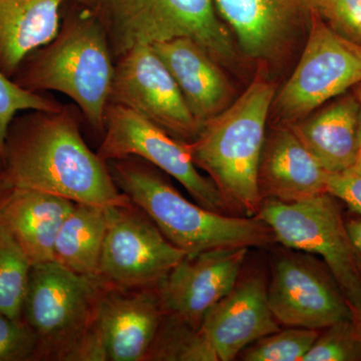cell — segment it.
I'll list each match as a JSON object with an SVG mask.
<instances>
[{
	"instance_id": "obj_25",
	"label": "cell",
	"mask_w": 361,
	"mask_h": 361,
	"mask_svg": "<svg viewBox=\"0 0 361 361\" xmlns=\"http://www.w3.org/2000/svg\"><path fill=\"white\" fill-rule=\"evenodd\" d=\"M318 336L316 329L290 327L279 330L247 346L240 358L245 361H302Z\"/></svg>"
},
{
	"instance_id": "obj_23",
	"label": "cell",
	"mask_w": 361,
	"mask_h": 361,
	"mask_svg": "<svg viewBox=\"0 0 361 361\" xmlns=\"http://www.w3.org/2000/svg\"><path fill=\"white\" fill-rule=\"evenodd\" d=\"M216 361L200 329L165 314L149 348L147 360Z\"/></svg>"
},
{
	"instance_id": "obj_17",
	"label": "cell",
	"mask_w": 361,
	"mask_h": 361,
	"mask_svg": "<svg viewBox=\"0 0 361 361\" xmlns=\"http://www.w3.org/2000/svg\"><path fill=\"white\" fill-rule=\"evenodd\" d=\"M152 47L174 78L201 127L234 102V90L219 61L198 42L190 37H177Z\"/></svg>"
},
{
	"instance_id": "obj_1",
	"label": "cell",
	"mask_w": 361,
	"mask_h": 361,
	"mask_svg": "<svg viewBox=\"0 0 361 361\" xmlns=\"http://www.w3.org/2000/svg\"><path fill=\"white\" fill-rule=\"evenodd\" d=\"M2 159L16 188L90 205L130 201L116 187L108 164L85 144L77 116L66 106L54 111H21L14 116Z\"/></svg>"
},
{
	"instance_id": "obj_13",
	"label": "cell",
	"mask_w": 361,
	"mask_h": 361,
	"mask_svg": "<svg viewBox=\"0 0 361 361\" xmlns=\"http://www.w3.org/2000/svg\"><path fill=\"white\" fill-rule=\"evenodd\" d=\"M268 302L275 319L289 327L326 329L351 319L350 305L329 269L303 256L278 259Z\"/></svg>"
},
{
	"instance_id": "obj_8",
	"label": "cell",
	"mask_w": 361,
	"mask_h": 361,
	"mask_svg": "<svg viewBox=\"0 0 361 361\" xmlns=\"http://www.w3.org/2000/svg\"><path fill=\"white\" fill-rule=\"evenodd\" d=\"M298 65L272 106L290 125L361 82V45L334 32L312 11Z\"/></svg>"
},
{
	"instance_id": "obj_18",
	"label": "cell",
	"mask_w": 361,
	"mask_h": 361,
	"mask_svg": "<svg viewBox=\"0 0 361 361\" xmlns=\"http://www.w3.org/2000/svg\"><path fill=\"white\" fill-rule=\"evenodd\" d=\"M329 175L288 126H280L265 140L258 171L263 200L292 203L326 193Z\"/></svg>"
},
{
	"instance_id": "obj_33",
	"label": "cell",
	"mask_w": 361,
	"mask_h": 361,
	"mask_svg": "<svg viewBox=\"0 0 361 361\" xmlns=\"http://www.w3.org/2000/svg\"><path fill=\"white\" fill-rule=\"evenodd\" d=\"M351 322L355 325L356 334L361 341V302L355 307H351Z\"/></svg>"
},
{
	"instance_id": "obj_22",
	"label": "cell",
	"mask_w": 361,
	"mask_h": 361,
	"mask_svg": "<svg viewBox=\"0 0 361 361\" xmlns=\"http://www.w3.org/2000/svg\"><path fill=\"white\" fill-rule=\"evenodd\" d=\"M106 231V207L75 203L56 237L54 262L71 272L97 277Z\"/></svg>"
},
{
	"instance_id": "obj_12",
	"label": "cell",
	"mask_w": 361,
	"mask_h": 361,
	"mask_svg": "<svg viewBox=\"0 0 361 361\" xmlns=\"http://www.w3.org/2000/svg\"><path fill=\"white\" fill-rule=\"evenodd\" d=\"M164 313L157 286L121 287L104 282L87 361H146Z\"/></svg>"
},
{
	"instance_id": "obj_14",
	"label": "cell",
	"mask_w": 361,
	"mask_h": 361,
	"mask_svg": "<svg viewBox=\"0 0 361 361\" xmlns=\"http://www.w3.org/2000/svg\"><path fill=\"white\" fill-rule=\"evenodd\" d=\"M246 247L187 254L157 285L165 314L200 329L202 320L241 277Z\"/></svg>"
},
{
	"instance_id": "obj_5",
	"label": "cell",
	"mask_w": 361,
	"mask_h": 361,
	"mask_svg": "<svg viewBox=\"0 0 361 361\" xmlns=\"http://www.w3.org/2000/svg\"><path fill=\"white\" fill-rule=\"evenodd\" d=\"M104 285L56 262L32 266L20 317L37 339L35 361H87Z\"/></svg>"
},
{
	"instance_id": "obj_32",
	"label": "cell",
	"mask_w": 361,
	"mask_h": 361,
	"mask_svg": "<svg viewBox=\"0 0 361 361\" xmlns=\"http://www.w3.org/2000/svg\"><path fill=\"white\" fill-rule=\"evenodd\" d=\"M346 227L353 245L361 256V217L346 222Z\"/></svg>"
},
{
	"instance_id": "obj_9",
	"label": "cell",
	"mask_w": 361,
	"mask_h": 361,
	"mask_svg": "<svg viewBox=\"0 0 361 361\" xmlns=\"http://www.w3.org/2000/svg\"><path fill=\"white\" fill-rule=\"evenodd\" d=\"M97 155L106 163L130 156L141 158L177 180L199 205L214 212L230 211L215 184L199 172L186 142L120 104H108Z\"/></svg>"
},
{
	"instance_id": "obj_3",
	"label": "cell",
	"mask_w": 361,
	"mask_h": 361,
	"mask_svg": "<svg viewBox=\"0 0 361 361\" xmlns=\"http://www.w3.org/2000/svg\"><path fill=\"white\" fill-rule=\"evenodd\" d=\"M275 94L276 87L260 71L241 97L207 121L194 141L186 142L196 167L209 175L230 210L244 217H255L262 205L259 164Z\"/></svg>"
},
{
	"instance_id": "obj_29",
	"label": "cell",
	"mask_w": 361,
	"mask_h": 361,
	"mask_svg": "<svg viewBox=\"0 0 361 361\" xmlns=\"http://www.w3.org/2000/svg\"><path fill=\"white\" fill-rule=\"evenodd\" d=\"M37 339L21 320L0 312V361H35Z\"/></svg>"
},
{
	"instance_id": "obj_15",
	"label": "cell",
	"mask_w": 361,
	"mask_h": 361,
	"mask_svg": "<svg viewBox=\"0 0 361 361\" xmlns=\"http://www.w3.org/2000/svg\"><path fill=\"white\" fill-rule=\"evenodd\" d=\"M221 20L234 32L240 51L258 61H274L308 32L312 0H214Z\"/></svg>"
},
{
	"instance_id": "obj_11",
	"label": "cell",
	"mask_w": 361,
	"mask_h": 361,
	"mask_svg": "<svg viewBox=\"0 0 361 361\" xmlns=\"http://www.w3.org/2000/svg\"><path fill=\"white\" fill-rule=\"evenodd\" d=\"M109 104L130 109L180 141H194L202 129L149 44L135 45L116 59Z\"/></svg>"
},
{
	"instance_id": "obj_28",
	"label": "cell",
	"mask_w": 361,
	"mask_h": 361,
	"mask_svg": "<svg viewBox=\"0 0 361 361\" xmlns=\"http://www.w3.org/2000/svg\"><path fill=\"white\" fill-rule=\"evenodd\" d=\"M312 6L331 30L361 45V0H312Z\"/></svg>"
},
{
	"instance_id": "obj_30",
	"label": "cell",
	"mask_w": 361,
	"mask_h": 361,
	"mask_svg": "<svg viewBox=\"0 0 361 361\" xmlns=\"http://www.w3.org/2000/svg\"><path fill=\"white\" fill-rule=\"evenodd\" d=\"M326 193L339 199L361 216V173L353 169L329 173Z\"/></svg>"
},
{
	"instance_id": "obj_34",
	"label": "cell",
	"mask_w": 361,
	"mask_h": 361,
	"mask_svg": "<svg viewBox=\"0 0 361 361\" xmlns=\"http://www.w3.org/2000/svg\"><path fill=\"white\" fill-rule=\"evenodd\" d=\"M353 94L360 106V126H358V144L361 146V82L353 87Z\"/></svg>"
},
{
	"instance_id": "obj_27",
	"label": "cell",
	"mask_w": 361,
	"mask_h": 361,
	"mask_svg": "<svg viewBox=\"0 0 361 361\" xmlns=\"http://www.w3.org/2000/svg\"><path fill=\"white\" fill-rule=\"evenodd\" d=\"M302 361H361V341L351 319L327 327Z\"/></svg>"
},
{
	"instance_id": "obj_21",
	"label": "cell",
	"mask_w": 361,
	"mask_h": 361,
	"mask_svg": "<svg viewBox=\"0 0 361 361\" xmlns=\"http://www.w3.org/2000/svg\"><path fill=\"white\" fill-rule=\"evenodd\" d=\"M73 0H0V71L13 78L23 59L49 44ZM80 1V0H78Z\"/></svg>"
},
{
	"instance_id": "obj_31",
	"label": "cell",
	"mask_w": 361,
	"mask_h": 361,
	"mask_svg": "<svg viewBox=\"0 0 361 361\" xmlns=\"http://www.w3.org/2000/svg\"><path fill=\"white\" fill-rule=\"evenodd\" d=\"M13 180L7 174L4 159L0 157V210L6 205V202L11 198L14 190H16Z\"/></svg>"
},
{
	"instance_id": "obj_26",
	"label": "cell",
	"mask_w": 361,
	"mask_h": 361,
	"mask_svg": "<svg viewBox=\"0 0 361 361\" xmlns=\"http://www.w3.org/2000/svg\"><path fill=\"white\" fill-rule=\"evenodd\" d=\"M63 106L52 97L23 89L0 71V157L4 154L9 125L18 114L25 111H59Z\"/></svg>"
},
{
	"instance_id": "obj_16",
	"label": "cell",
	"mask_w": 361,
	"mask_h": 361,
	"mask_svg": "<svg viewBox=\"0 0 361 361\" xmlns=\"http://www.w3.org/2000/svg\"><path fill=\"white\" fill-rule=\"evenodd\" d=\"M200 329L216 361L234 360L253 342L279 331L268 302L265 277L242 278L202 320Z\"/></svg>"
},
{
	"instance_id": "obj_20",
	"label": "cell",
	"mask_w": 361,
	"mask_h": 361,
	"mask_svg": "<svg viewBox=\"0 0 361 361\" xmlns=\"http://www.w3.org/2000/svg\"><path fill=\"white\" fill-rule=\"evenodd\" d=\"M323 106L286 126L325 171L348 170L360 149V106L353 94H341Z\"/></svg>"
},
{
	"instance_id": "obj_2",
	"label": "cell",
	"mask_w": 361,
	"mask_h": 361,
	"mask_svg": "<svg viewBox=\"0 0 361 361\" xmlns=\"http://www.w3.org/2000/svg\"><path fill=\"white\" fill-rule=\"evenodd\" d=\"M63 9L56 37L30 52L11 80L30 92L66 94L92 129L104 132L115 70L108 35L82 2L73 0Z\"/></svg>"
},
{
	"instance_id": "obj_10",
	"label": "cell",
	"mask_w": 361,
	"mask_h": 361,
	"mask_svg": "<svg viewBox=\"0 0 361 361\" xmlns=\"http://www.w3.org/2000/svg\"><path fill=\"white\" fill-rule=\"evenodd\" d=\"M132 201L106 207L97 277L121 287L157 286L186 256Z\"/></svg>"
},
{
	"instance_id": "obj_19",
	"label": "cell",
	"mask_w": 361,
	"mask_h": 361,
	"mask_svg": "<svg viewBox=\"0 0 361 361\" xmlns=\"http://www.w3.org/2000/svg\"><path fill=\"white\" fill-rule=\"evenodd\" d=\"M75 202L47 192L16 188L0 210V224L16 240L30 264L54 262L56 237Z\"/></svg>"
},
{
	"instance_id": "obj_7",
	"label": "cell",
	"mask_w": 361,
	"mask_h": 361,
	"mask_svg": "<svg viewBox=\"0 0 361 361\" xmlns=\"http://www.w3.org/2000/svg\"><path fill=\"white\" fill-rule=\"evenodd\" d=\"M255 217L284 246L322 257L350 308L361 302V256L334 197L323 193L292 203L264 199Z\"/></svg>"
},
{
	"instance_id": "obj_4",
	"label": "cell",
	"mask_w": 361,
	"mask_h": 361,
	"mask_svg": "<svg viewBox=\"0 0 361 361\" xmlns=\"http://www.w3.org/2000/svg\"><path fill=\"white\" fill-rule=\"evenodd\" d=\"M106 164L118 190L186 254L225 247H265L275 240L257 217L230 216L192 203L161 170L141 158L130 156Z\"/></svg>"
},
{
	"instance_id": "obj_35",
	"label": "cell",
	"mask_w": 361,
	"mask_h": 361,
	"mask_svg": "<svg viewBox=\"0 0 361 361\" xmlns=\"http://www.w3.org/2000/svg\"><path fill=\"white\" fill-rule=\"evenodd\" d=\"M353 170L356 171V172L361 173V146L360 149H358L357 156H356V160L355 161V165L353 166Z\"/></svg>"
},
{
	"instance_id": "obj_24",
	"label": "cell",
	"mask_w": 361,
	"mask_h": 361,
	"mask_svg": "<svg viewBox=\"0 0 361 361\" xmlns=\"http://www.w3.org/2000/svg\"><path fill=\"white\" fill-rule=\"evenodd\" d=\"M30 268L25 254L0 224V312L13 319L21 320Z\"/></svg>"
},
{
	"instance_id": "obj_6",
	"label": "cell",
	"mask_w": 361,
	"mask_h": 361,
	"mask_svg": "<svg viewBox=\"0 0 361 361\" xmlns=\"http://www.w3.org/2000/svg\"><path fill=\"white\" fill-rule=\"evenodd\" d=\"M103 23L114 59L137 44L190 37L219 63L236 47L214 0H80Z\"/></svg>"
}]
</instances>
